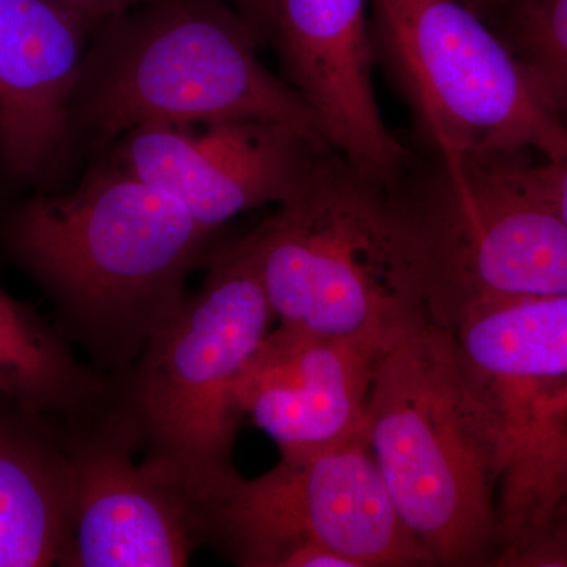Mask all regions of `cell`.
I'll return each mask as SVG.
<instances>
[{
  "label": "cell",
  "mask_w": 567,
  "mask_h": 567,
  "mask_svg": "<svg viewBox=\"0 0 567 567\" xmlns=\"http://www.w3.org/2000/svg\"><path fill=\"white\" fill-rule=\"evenodd\" d=\"M215 234L106 153L69 192L0 200V252L43 290L62 333L107 375L125 372L181 308Z\"/></svg>",
  "instance_id": "obj_1"
},
{
  "label": "cell",
  "mask_w": 567,
  "mask_h": 567,
  "mask_svg": "<svg viewBox=\"0 0 567 567\" xmlns=\"http://www.w3.org/2000/svg\"><path fill=\"white\" fill-rule=\"evenodd\" d=\"M246 237L282 327L385 349L431 320L395 177L333 148Z\"/></svg>",
  "instance_id": "obj_2"
},
{
  "label": "cell",
  "mask_w": 567,
  "mask_h": 567,
  "mask_svg": "<svg viewBox=\"0 0 567 567\" xmlns=\"http://www.w3.org/2000/svg\"><path fill=\"white\" fill-rule=\"evenodd\" d=\"M368 440L399 517L432 566L494 565L505 458L446 327L425 320L380 352Z\"/></svg>",
  "instance_id": "obj_3"
},
{
  "label": "cell",
  "mask_w": 567,
  "mask_h": 567,
  "mask_svg": "<svg viewBox=\"0 0 567 567\" xmlns=\"http://www.w3.org/2000/svg\"><path fill=\"white\" fill-rule=\"evenodd\" d=\"M96 29L71 104L74 151L103 155L148 123L274 122L327 142L260 61L256 29L219 0H148Z\"/></svg>",
  "instance_id": "obj_4"
},
{
  "label": "cell",
  "mask_w": 567,
  "mask_h": 567,
  "mask_svg": "<svg viewBox=\"0 0 567 567\" xmlns=\"http://www.w3.org/2000/svg\"><path fill=\"white\" fill-rule=\"evenodd\" d=\"M203 289L156 328L112 402L133 425L141 456L163 466L205 514L237 483L241 413L235 383L275 317L248 237L215 245Z\"/></svg>",
  "instance_id": "obj_5"
},
{
  "label": "cell",
  "mask_w": 567,
  "mask_h": 567,
  "mask_svg": "<svg viewBox=\"0 0 567 567\" xmlns=\"http://www.w3.org/2000/svg\"><path fill=\"white\" fill-rule=\"evenodd\" d=\"M525 155L412 156L395 178L432 322L484 301L567 297V226L529 188Z\"/></svg>",
  "instance_id": "obj_6"
},
{
  "label": "cell",
  "mask_w": 567,
  "mask_h": 567,
  "mask_svg": "<svg viewBox=\"0 0 567 567\" xmlns=\"http://www.w3.org/2000/svg\"><path fill=\"white\" fill-rule=\"evenodd\" d=\"M375 65L393 82L429 155L445 162L567 152L509 44L461 0H371Z\"/></svg>",
  "instance_id": "obj_7"
},
{
  "label": "cell",
  "mask_w": 567,
  "mask_h": 567,
  "mask_svg": "<svg viewBox=\"0 0 567 567\" xmlns=\"http://www.w3.org/2000/svg\"><path fill=\"white\" fill-rule=\"evenodd\" d=\"M208 546L245 567L432 566L399 517L369 440L238 477L208 511Z\"/></svg>",
  "instance_id": "obj_8"
},
{
  "label": "cell",
  "mask_w": 567,
  "mask_h": 567,
  "mask_svg": "<svg viewBox=\"0 0 567 567\" xmlns=\"http://www.w3.org/2000/svg\"><path fill=\"white\" fill-rule=\"evenodd\" d=\"M74 473L65 567H178L208 543L204 507L162 465L141 456L133 425L112 402L65 420Z\"/></svg>",
  "instance_id": "obj_9"
},
{
  "label": "cell",
  "mask_w": 567,
  "mask_h": 567,
  "mask_svg": "<svg viewBox=\"0 0 567 567\" xmlns=\"http://www.w3.org/2000/svg\"><path fill=\"white\" fill-rule=\"evenodd\" d=\"M328 151L284 123L219 121L136 126L106 155L216 233L240 213L289 199Z\"/></svg>",
  "instance_id": "obj_10"
},
{
  "label": "cell",
  "mask_w": 567,
  "mask_h": 567,
  "mask_svg": "<svg viewBox=\"0 0 567 567\" xmlns=\"http://www.w3.org/2000/svg\"><path fill=\"white\" fill-rule=\"evenodd\" d=\"M91 31L62 0H0V200L58 192Z\"/></svg>",
  "instance_id": "obj_11"
},
{
  "label": "cell",
  "mask_w": 567,
  "mask_h": 567,
  "mask_svg": "<svg viewBox=\"0 0 567 567\" xmlns=\"http://www.w3.org/2000/svg\"><path fill=\"white\" fill-rule=\"evenodd\" d=\"M382 350L279 324L245 364L235 404L281 457L368 440L369 391Z\"/></svg>",
  "instance_id": "obj_12"
},
{
  "label": "cell",
  "mask_w": 567,
  "mask_h": 567,
  "mask_svg": "<svg viewBox=\"0 0 567 567\" xmlns=\"http://www.w3.org/2000/svg\"><path fill=\"white\" fill-rule=\"evenodd\" d=\"M274 40L284 80L315 112L333 151L395 177L412 153L377 103L371 0H279Z\"/></svg>",
  "instance_id": "obj_13"
},
{
  "label": "cell",
  "mask_w": 567,
  "mask_h": 567,
  "mask_svg": "<svg viewBox=\"0 0 567 567\" xmlns=\"http://www.w3.org/2000/svg\"><path fill=\"white\" fill-rule=\"evenodd\" d=\"M446 328L499 436L502 491L525 464L537 409L567 382V297L484 301Z\"/></svg>",
  "instance_id": "obj_14"
},
{
  "label": "cell",
  "mask_w": 567,
  "mask_h": 567,
  "mask_svg": "<svg viewBox=\"0 0 567 567\" xmlns=\"http://www.w3.org/2000/svg\"><path fill=\"white\" fill-rule=\"evenodd\" d=\"M74 502L65 420L0 395V567L65 566Z\"/></svg>",
  "instance_id": "obj_15"
},
{
  "label": "cell",
  "mask_w": 567,
  "mask_h": 567,
  "mask_svg": "<svg viewBox=\"0 0 567 567\" xmlns=\"http://www.w3.org/2000/svg\"><path fill=\"white\" fill-rule=\"evenodd\" d=\"M112 377L82 363L73 342L0 287V395L35 412L78 421L110 404Z\"/></svg>",
  "instance_id": "obj_16"
},
{
  "label": "cell",
  "mask_w": 567,
  "mask_h": 567,
  "mask_svg": "<svg viewBox=\"0 0 567 567\" xmlns=\"http://www.w3.org/2000/svg\"><path fill=\"white\" fill-rule=\"evenodd\" d=\"M492 17L537 95L567 130V0H503Z\"/></svg>",
  "instance_id": "obj_17"
},
{
  "label": "cell",
  "mask_w": 567,
  "mask_h": 567,
  "mask_svg": "<svg viewBox=\"0 0 567 567\" xmlns=\"http://www.w3.org/2000/svg\"><path fill=\"white\" fill-rule=\"evenodd\" d=\"M503 566L567 567V498L559 503L547 524L520 546L507 551Z\"/></svg>",
  "instance_id": "obj_18"
},
{
  "label": "cell",
  "mask_w": 567,
  "mask_h": 567,
  "mask_svg": "<svg viewBox=\"0 0 567 567\" xmlns=\"http://www.w3.org/2000/svg\"><path fill=\"white\" fill-rule=\"evenodd\" d=\"M524 175L533 189L567 226V152L555 159L524 162Z\"/></svg>",
  "instance_id": "obj_19"
},
{
  "label": "cell",
  "mask_w": 567,
  "mask_h": 567,
  "mask_svg": "<svg viewBox=\"0 0 567 567\" xmlns=\"http://www.w3.org/2000/svg\"><path fill=\"white\" fill-rule=\"evenodd\" d=\"M87 22L89 28L96 29L112 18L121 17L126 11L136 9L148 0H62Z\"/></svg>",
  "instance_id": "obj_20"
},
{
  "label": "cell",
  "mask_w": 567,
  "mask_h": 567,
  "mask_svg": "<svg viewBox=\"0 0 567 567\" xmlns=\"http://www.w3.org/2000/svg\"><path fill=\"white\" fill-rule=\"evenodd\" d=\"M241 17L256 29L260 39L274 40L279 0H234Z\"/></svg>",
  "instance_id": "obj_21"
},
{
  "label": "cell",
  "mask_w": 567,
  "mask_h": 567,
  "mask_svg": "<svg viewBox=\"0 0 567 567\" xmlns=\"http://www.w3.org/2000/svg\"><path fill=\"white\" fill-rule=\"evenodd\" d=\"M461 2L488 21V18L502 6L503 0H461Z\"/></svg>",
  "instance_id": "obj_22"
}]
</instances>
